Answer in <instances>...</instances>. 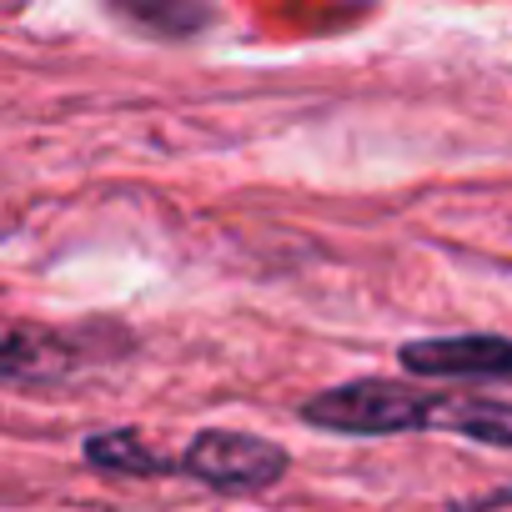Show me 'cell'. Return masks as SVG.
Here are the masks:
<instances>
[{"label": "cell", "mask_w": 512, "mask_h": 512, "mask_svg": "<svg viewBox=\"0 0 512 512\" xmlns=\"http://www.w3.org/2000/svg\"><path fill=\"white\" fill-rule=\"evenodd\" d=\"M452 392H427L392 377H352L312 392L297 417L317 432L337 437H402V432H442Z\"/></svg>", "instance_id": "1"}, {"label": "cell", "mask_w": 512, "mask_h": 512, "mask_svg": "<svg viewBox=\"0 0 512 512\" xmlns=\"http://www.w3.org/2000/svg\"><path fill=\"white\" fill-rule=\"evenodd\" d=\"M81 457L91 472H106V477H181V457H166L156 452L136 427H101L81 442Z\"/></svg>", "instance_id": "6"}, {"label": "cell", "mask_w": 512, "mask_h": 512, "mask_svg": "<svg viewBox=\"0 0 512 512\" xmlns=\"http://www.w3.org/2000/svg\"><path fill=\"white\" fill-rule=\"evenodd\" d=\"M292 472V452L262 432L201 427L181 447V477L221 497H262Z\"/></svg>", "instance_id": "2"}, {"label": "cell", "mask_w": 512, "mask_h": 512, "mask_svg": "<svg viewBox=\"0 0 512 512\" xmlns=\"http://www.w3.org/2000/svg\"><path fill=\"white\" fill-rule=\"evenodd\" d=\"M101 6L146 41H196L216 26V0H101Z\"/></svg>", "instance_id": "5"}, {"label": "cell", "mask_w": 512, "mask_h": 512, "mask_svg": "<svg viewBox=\"0 0 512 512\" xmlns=\"http://www.w3.org/2000/svg\"><path fill=\"white\" fill-rule=\"evenodd\" d=\"M407 377L437 382H512V337L457 332V337H412L397 347Z\"/></svg>", "instance_id": "3"}, {"label": "cell", "mask_w": 512, "mask_h": 512, "mask_svg": "<svg viewBox=\"0 0 512 512\" xmlns=\"http://www.w3.org/2000/svg\"><path fill=\"white\" fill-rule=\"evenodd\" d=\"M86 337L81 332H56V327H31L11 322L6 347H0V377L6 387H56L86 367Z\"/></svg>", "instance_id": "4"}, {"label": "cell", "mask_w": 512, "mask_h": 512, "mask_svg": "<svg viewBox=\"0 0 512 512\" xmlns=\"http://www.w3.org/2000/svg\"><path fill=\"white\" fill-rule=\"evenodd\" d=\"M442 432L482 442V447H512V402L477 397V392H452Z\"/></svg>", "instance_id": "7"}, {"label": "cell", "mask_w": 512, "mask_h": 512, "mask_svg": "<svg viewBox=\"0 0 512 512\" xmlns=\"http://www.w3.org/2000/svg\"><path fill=\"white\" fill-rule=\"evenodd\" d=\"M447 512H512V482H497V487H487V492L452 497Z\"/></svg>", "instance_id": "8"}]
</instances>
